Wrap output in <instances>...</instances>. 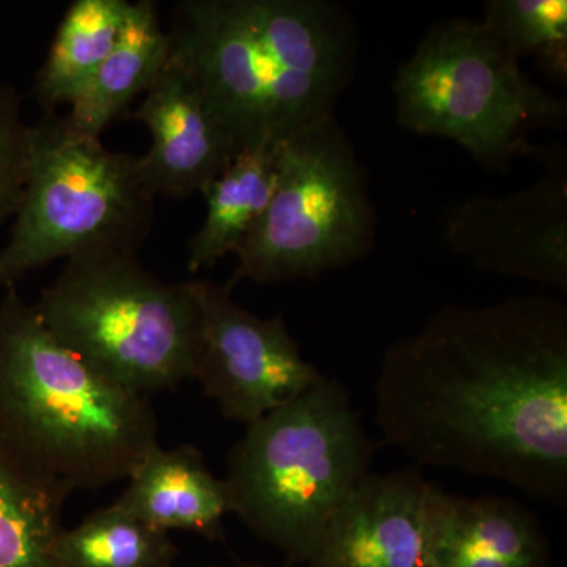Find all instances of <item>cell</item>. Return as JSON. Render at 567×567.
Returning a JSON list of instances; mask_svg holds the SVG:
<instances>
[{
    "instance_id": "6da1fadb",
    "label": "cell",
    "mask_w": 567,
    "mask_h": 567,
    "mask_svg": "<svg viewBox=\"0 0 567 567\" xmlns=\"http://www.w3.org/2000/svg\"><path fill=\"white\" fill-rule=\"evenodd\" d=\"M375 423L416 468L567 503V306L548 295L446 305L380 361Z\"/></svg>"
},
{
    "instance_id": "7a4b0ae2",
    "label": "cell",
    "mask_w": 567,
    "mask_h": 567,
    "mask_svg": "<svg viewBox=\"0 0 567 567\" xmlns=\"http://www.w3.org/2000/svg\"><path fill=\"white\" fill-rule=\"evenodd\" d=\"M171 18V58L241 148L333 117L352 81L357 32L330 0H182Z\"/></svg>"
},
{
    "instance_id": "3957f363",
    "label": "cell",
    "mask_w": 567,
    "mask_h": 567,
    "mask_svg": "<svg viewBox=\"0 0 567 567\" xmlns=\"http://www.w3.org/2000/svg\"><path fill=\"white\" fill-rule=\"evenodd\" d=\"M151 398L112 382L48 330L17 287L0 301V451L66 491L128 480L158 446Z\"/></svg>"
},
{
    "instance_id": "277c9868",
    "label": "cell",
    "mask_w": 567,
    "mask_h": 567,
    "mask_svg": "<svg viewBox=\"0 0 567 567\" xmlns=\"http://www.w3.org/2000/svg\"><path fill=\"white\" fill-rule=\"evenodd\" d=\"M377 446L344 383L317 385L245 425L224 477L230 514L301 567L330 522L371 475Z\"/></svg>"
},
{
    "instance_id": "5b68a950",
    "label": "cell",
    "mask_w": 567,
    "mask_h": 567,
    "mask_svg": "<svg viewBox=\"0 0 567 567\" xmlns=\"http://www.w3.org/2000/svg\"><path fill=\"white\" fill-rule=\"evenodd\" d=\"M33 306L66 349L134 393L151 398L193 380L200 317L188 281L156 278L137 254L71 257Z\"/></svg>"
},
{
    "instance_id": "8992f818",
    "label": "cell",
    "mask_w": 567,
    "mask_h": 567,
    "mask_svg": "<svg viewBox=\"0 0 567 567\" xmlns=\"http://www.w3.org/2000/svg\"><path fill=\"white\" fill-rule=\"evenodd\" d=\"M393 91L399 126L454 141L496 171L535 155L529 134L567 121L566 100L533 81L483 21L470 18L425 33L399 66Z\"/></svg>"
},
{
    "instance_id": "52a82bcc",
    "label": "cell",
    "mask_w": 567,
    "mask_h": 567,
    "mask_svg": "<svg viewBox=\"0 0 567 567\" xmlns=\"http://www.w3.org/2000/svg\"><path fill=\"white\" fill-rule=\"evenodd\" d=\"M29 175L9 244L0 251V292L54 260L95 251L134 252L155 221L140 156L71 133L62 115L29 128Z\"/></svg>"
},
{
    "instance_id": "ba28073f",
    "label": "cell",
    "mask_w": 567,
    "mask_h": 567,
    "mask_svg": "<svg viewBox=\"0 0 567 567\" xmlns=\"http://www.w3.org/2000/svg\"><path fill=\"white\" fill-rule=\"evenodd\" d=\"M374 244L368 177L333 115L279 145L274 196L226 284L319 278L363 259Z\"/></svg>"
},
{
    "instance_id": "9c48e42d",
    "label": "cell",
    "mask_w": 567,
    "mask_h": 567,
    "mask_svg": "<svg viewBox=\"0 0 567 567\" xmlns=\"http://www.w3.org/2000/svg\"><path fill=\"white\" fill-rule=\"evenodd\" d=\"M200 317L193 380L226 420L248 425L324 379L290 334L282 315L264 319L233 298L227 284L188 281Z\"/></svg>"
},
{
    "instance_id": "30bf717a",
    "label": "cell",
    "mask_w": 567,
    "mask_h": 567,
    "mask_svg": "<svg viewBox=\"0 0 567 567\" xmlns=\"http://www.w3.org/2000/svg\"><path fill=\"white\" fill-rule=\"evenodd\" d=\"M539 182L499 197L451 207L445 240L476 270L567 290V164L565 148H536Z\"/></svg>"
},
{
    "instance_id": "8fae6325",
    "label": "cell",
    "mask_w": 567,
    "mask_h": 567,
    "mask_svg": "<svg viewBox=\"0 0 567 567\" xmlns=\"http://www.w3.org/2000/svg\"><path fill=\"white\" fill-rule=\"evenodd\" d=\"M434 486L416 466L371 473L301 567H435L429 520Z\"/></svg>"
},
{
    "instance_id": "7c38bea8",
    "label": "cell",
    "mask_w": 567,
    "mask_h": 567,
    "mask_svg": "<svg viewBox=\"0 0 567 567\" xmlns=\"http://www.w3.org/2000/svg\"><path fill=\"white\" fill-rule=\"evenodd\" d=\"M123 117L144 123L151 132V151L140 163L155 197L182 200L200 194L244 151L205 102L192 74L171 55L141 106Z\"/></svg>"
},
{
    "instance_id": "4fadbf2b",
    "label": "cell",
    "mask_w": 567,
    "mask_h": 567,
    "mask_svg": "<svg viewBox=\"0 0 567 567\" xmlns=\"http://www.w3.org/2000/svg\"><path fill=\"white\" fill-rule=\"evenodd\" d=\"M429 520L435 567H551L543 525L509 496H462L434 486Z\"/></svg>"
},
{
    "instance_id": "5bb4252c",
    "label": "cell",
    "mask_w": 567,
    "mask_h": 567,
    "mask_svg": "<svg viewBox=\"0 0 567 567\" xmlns=\"http://www.w3.org/2000/svg\"><path fill=\"white\" fill-rule=\"evenodd\" d=\"M112 505L162 532L221 540L230 514L226 481L208 468L199 447L156 446L137 465Z\"/></svg>"
},
{
    "instance_id": "9a60e30c",
    "label": "cell",
    "mask_w": 567,
    "mask_h": 567,
    "mask_svg": "<svg viewBox=\"0 0 567 567\" xmlns=\"http://www.w3.org/2000/svg\"><path fill=\"white\" fill-rule=\"evenodd\" d=\"M169 58V37L152 0L132 3L121 39L62 115L71 133L102 140L103 130L151 87Z\"/></svg>"
},
{
    "instance_id": "2e32d148",
    "label": "cell",
    "mask_w": 567,
    "mask_h": 567,
    "mask_svg": "<svg viewBox=\"0 0 567 567\" xmlns=\"http://www.w3.org/2000/svg\"><path fill=\"white\" fill-rule=\"evenodd\" d=\"M279 145L244 148L221 175L200 192L207 212L188 244V270L212 268L237 252L262 218L275 192Z\"/></svg>"
},
{
    "instance_id": "e0dca14e",
    "label": "cell",
    "mask_w": 567,
    "mask_h": 567,
    "mask_svg": "<svg viewBox=\"0 0 567 567\" xmlns=\"http://www.w3.org/2000/svg\"><path fill=\"white\" fill-rule=\"evenodd\" d=\"M130 6L126 0L70 3L37 74L35 96L44 114H58L80 95L121 39Z\"/></svg>"
},
{
    "instance_id": "ac0fdd59",
    "label": "cell",
    "mask_w": 567,
    "mask_h": 567,
    "mask_svg": "<svg viewBox=\"0 0 567 567\" xmlns=\"http://www.w3.org/2000/svg\"><path fill=\"white\" fill-rule=\"evenodd\" d=\"M70 494L0 451V567H63L62 509Z\"/></svg>"
},
{
    "instance_id": "d6986e66",
    "label": "cell",
    "mask_w": 567,
    "mask_h": 567,
    "mask_svg": "<svg viewBox=\"0 0 567 567\" xmlns=\"http://www.w3.org/2000/svg\"><path fill=\"white\" fill-rule=\"evenodd\" d=\"M63 567H174L178 547L171 533L111 505L93 511L63 532Z\"/></svg>"
},
{
    "instance_id": "ffe728a7",
    "label": "cell",
    "mask_w": 567,
    "mask_h": 567,
    "mask_svg": "<svg viewBox=\"0 0 567 567\" xmlns=\"http://www.w3.org/2000/svg\"><path fill=\"white\" fill-rule=\"evenodd\" d=\"M481 21L517 61L535 58L548 76L565 84L566 0H491Z\"/></svg>"
},
{
    "instance_id": "44dd1931",
    "label": "cell",
    "mask_w": 567,
    "mask_h": 567,
    "mask_svg": "<svg viewBox=\"0 0 567 567\" xmlns=\"http://www.w3.org/2000/svg\"><path fill=\"white\" fill-rule=\"evenodd\" d=\"M29 128L20 93L0 82V230L20 208L29 175Z\"/></svg>"
},
{
    "instance_id": "7402d4cb",
    "label": "cell",
    "mask_w": 567,
    "mask_h": 567,
    "mask_svg": "<svg viewBox=\"0 0 567 567\" xmlns=\"http://www.w3.org/2000/svg\"><path fill=\"white\" fill-rule=\"evenodd\" d=\"M238 567H270V566L264 565V563L249 561V563H240V565H238Z\"/></svg>"
},
{
    "instance_id": "603a6c76",
    "label": "cell",
    "mask_w": 567,
    "mask_h": 567,
    "mask_svg": "<svg viewBox=\"0 0 567 567\" xmlns=\"http://www.w3.org/2000/svg\"><path fill=\"white\" fill-rule=\"evenodd\" d=\"M210 567H215V566H210Z\"/></svg>"
}]
</instances>
